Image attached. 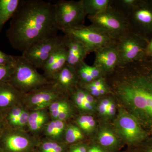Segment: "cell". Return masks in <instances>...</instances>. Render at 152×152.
<instances>
[{
    "instance_id": "1",
    "label": "cell",
    "mask_w": 152,
    "mask_h": 152,
    "mask_svg": "<svg viewBox=\"0 0 152 152\" xmlns=\"http://www.w3.org/2000/svg\"><path fill=\"white\" fill-rule=\"evenodd\" d=\"M55 6L42 0H22L6 36L12 47L23 52L42 40L57 35Z\"/></svg>"
},
{
    "instance_id": "2",
    "label": "cell",
    "mask_w": 152,
    "mask_h": 152,
    "mask_svg": "<svg viewBox=\"0 0 152 152\" xmlns=\"http://www.w3.org/2000/svg\"><path fill=\"white\" fill-rule=\"evenodd\" d=\"M118 66L113 75V90L138 118L152 126V58Z\"/></svg>"
},
{
    "instance_id": "3",
    "label": "cell",
    "mask_w": 152,
    "mask_h": 152,
    "mask_svg": "<svg viewBox=\"0 0 152 152\" xmlns=\"http://www.w3.org/2000/svg\"><path fill=\"white\" fill-rule=\"evenodd\" d=\"M14 70L8 83L23 95L50 83L35 67L23 56H15Z\"/></svg>"
},
{
    "instance_id": "4",
    "label": "cell",
    "mask_w": 152,
    "mask_h": 152,
    "mask_svg": "<svg viewBox=\"0 0 152 152\" xmlns=\"http://www.w3.org/2000/svg\"><path fill=\"white\" fill-rule=\"evenodd\" d=\"M87 18L92 26L115 40L129 31L127 20L124 14L113 7L111 4L103 12L93 16H88Z\"/></svg>"
},
{
    "instance_id": "5",
    "label": "cell",
    "mask_w": 152,
    "mask_h": 152,
    "mask_svg": "<svg viewBox=\"0 0 152 152\" xmlns=\"http://www.w3.org/2000/svg\"><path fill=\"white\" fill-rule=\"evenodd\" d=\"M65 35L75 38L83 44L87 54L116 43L115 40L91 25H84L63 30Z\"/></svg>"
},
{
    "instance_id": "6",
    "label": "cell",
    "mask_w": 152,
    "mask_h": 152,
    "mask_svg": "<svg viewBox=\"0 0 152 152\" xmlns=\"http://www.w3.org/2000/svg\"><path fill=\"white\" fill-rule=\"evenodd\" d=\"M40 140L25 130L7 126L0 137V151L34 152Z\"/></svg>"
},
{
    "instance_id": "7",
    "label": "cell",
    "mask_w": 152,
    "mask_h": 152,
    "mask_svg": "<svg viewBox=\"0 0 152 152\" xmlns=\"http://www.w3.org/2000/svg\"><path fill=\"white\" fill-rule=\"evenodd\" d=\"M55 19L60 31L84 25L87 16L83 0H60L54 4Z\"/></svg>"
},
{
    "instance_id": "8",
    "label": "cell",
    "mask_w": 152,
    "mask_h": 152,
    "mask_svg": "<svg viewBox=\"0 0 152 152\" xmlns=\"http://www.w3.org/2000/svg\"><path fill=\"white\" fill-rule=\"evenodd\" d=\"M123 13L126 18L130 32L145 39L152 34V2L139 1L133 8Z\"/></svg>"
},
{
    "instance_id": "9",
    "label": "cell",
    "mask_w": 152,
    "mask_h": 152,
    "mask_svg": "<svg viewBox=\"0 0 152 152\" xmlns=\"http://www.w3.org/2000/svg\"><path fill=\"white\" fill-rule=\"evenodd\" d=\"M148 42L134 33L128 31L116 41L120 56V64L142 59L147 56Z\"/></svg>"
},
{
    "instance_id": "10",
    "label": "cell",
    "mask_w": 152,
    "mask_h": 152,
    "mask_svg": "<svg viewBox=\"0 0 152 152\" xmlns=\"http://www.w3.org/2000/svg\"><path fill=\"white\" fill-rule=\"evenodd\" d=\"M66 36H56L34 44L23 53V56L36 68L42 69L50 56L65 43Z\"/></svg>"
},
{
    "instance_id": "11",
    "label": "cell",
    "mask_w": 152,
    "mask_h": 152,
    "mask_svg": "<svg viewBox=\"0 0 152 152\" xmlns=\"http://www.w3.org/2000/svg\"><path fill=\"white\" fill-rule=\"evenodd\" d=\"M114 125L117 132L126 143L136 145L145 137V133L137 120L124 109H120Z\"/></svg>"
},
{
    "instance_id": "12",
    "label": "cell",
    "mask_w": 152,
    "mask_h": 152,
    "mask_svg": "<svg viewBox=\"0 0 152 152\" xmlns=\"http://www.w3.org/2000/svg\"><path fill=\"white\" fill-rule=\"evenodd\" d=\"M64 94L52 81L48 85L24 95L23 105L29 111L48 109L53 102L64 96Z\"/></svg>"
},
{
    "instance_id": "13",
    "label": "cell",
    "mask_w": 152,
    "mask_h": 152,
    "mask_svg": "<svg viewBox=\"0 0 152 152\" xmlns=\"http://www.w3.org/2000/svg\"><path fill=\"white\" fill-rule=\"evenodd\" d=\"M94 53L95 58L93 66L100 69L105 76L120 64V56L115 44L104 47Z\"/></svg>"
},
{
    "instance_id": "14",
    "label": "cell",
    "mask_w": 152,
    "mask_h": 152,
    "mask_svg": "<svg viewBox=\"0 0 152 152\" xmlns=\"http://www.w3.org/2000/svg\"><path fill=\"white\" fill-rule=\"evenodd\" d=\"M78 81L77 70L66 64L56 76L52 82L64 94L69 92L72 94L77 87V85Z\"/></svg>"
},
{
    "instance_id": "15",
    "label": "cell",
    "mask_w": 152,
    "mask_h": 152,
    "mask_svg": "<svg viewBox=\"0 0 152 152\" xmlns=\"http://www.w3.org/2000/svg\"><path fill=\"white\" fill-rule=\"evenodd\" d=\"M24 95L8 82L0 83V113L23 104Z\"/></svg>"
},
{
    "instance_id": "16",
    "label": "cell",
    "mask_w": 152,
    "mask_h": 152,
    "mask_svg": "<svg viewBox=\"0 0 152 152\" xmlns=\"http://www.w3.org/2000/svg\"><path fill=\"white\" fill-rule=\"evenodd\" d=\"M66 36L65 45L67 50L66 64L76 69L84 62L87 54L83 44L78 40L67 35Z\"/></svg>"
},
{
    "instance_id": "17",
    "label": "cell",
    "mask_w": 152,
    "mask_h": 152,
    "mask_svg": "<svg viewBox=\"0 0 152 152\" xmlns=\"http://www.w3.org/2000/svg\"><path fill=\"white\" fill-rule=\"evenodd\" d=\"M50 120L48 108L30 111L27 126L29 132L39 138L44 128Z\"/></svg>"
},
{
    "instance_id": "18",
    "label": "cell",
    "mask_w": 152,
    "mask_h": 152,
    "mask_svg": "<svg viewBox=\"0 0 152 152\" xmlns=\"http://www.w3.org/2000/svg\"><path fill=\"white\" fill-rule=\"evenodd\" d=\"M66 121L50 120L43 131L45 138L52 141L64 142L65 134L67 127Z\"/></svg>"
},
{
    "instance_id": "19",
    "label": "cell",
    "mask_w": 152,
    "mask_h": 152,
    "mask_svg": "<svg viewBox=\"0 0 152 152\" xmlns=\"http://www.w3.org/2000/svg\"><path fill=\"white\" fill-rule=\"evenodd\" d=\"M98 145L108 152H115L119 149L120 143L116 136L111 131L103 129L99 132Z\"/></svg>"
},
{
    "instance_id": "20",
    "label": "cell",
    "mask_w": 152,
    "mask_h": 152,
    "mask_svg": "<svg viewBox=\"0 0 152 152\" xmlns=\"http://www.w3.org/2000/svg\"><path fill=\"white\" fill-rule=\"evenodd\" d=\"M22 0H0V33L6 23L12 19Z\"/></svg>"
},
{
    "instance_id": "21",
    "label": "cell",
    "mask_w": 152,
    "mask_h": 152,
    "mask_svg": "<svg viewBox=\"0 0 152 152\" xmlns=\"http://www.w3.org/2000/svg\"><path fill=\"white\" fill-rule=\"evenodd\" d=\"M67 61V50L65 44L60 50L59 54L52 66L44 71V76L49 80L52 81L57 74L66 64Z\"/></svg>"
},
{
    "instance_id": "22",
    "label": "cell",
    "mask_w": 152,
    "mask_h": 152,
    "mask_svg": "<svg viewBox=\"0 0 152 152\" xmlns=\"http://www.w3.org/2000/svg\"><path fill=\"white\" fill-rule=\"evenodd\" d=\"M112 0H83V7L87 16L96 15L106 10Z\"/></svg>"
},
{
    "instance_id": "23",
    "label": "cell",
    "mask_w": 152,
    "mask_h": 152,
    "mask_svg": "<svg viewBox=\"0 0 152 152\" xmlns=\"http://www.w3.org/2000/svg\"><path fill=\"white\" fill-rule=\"evenodd\" d=\"M69 145L64 142L40 139L37 150L39 152H68Z\"/></svg>"
},
{
    "instance_id": "24",
    "label": "cell",
    "mask_w": 152,
    "mask_h": 152,
    "mask_svg": "<svg viewBox=\"0 0 152 152\" xmlns=\"http://www.w3.org/2000/svg\"><path fill=\"white\" fill-rule=\"evenodd\" d=\"M51 120L56 119L60 114L67 111L72 110L70 104L64 96L56 100L48 108Z\"/></svg>"
},
{
    "instance_id": "25",
    "label": "cell",
    "mask_w": 152,
    "mask_h": 152,
    "mask_svg": "<svg viewBox=\"0 0 152 152\" xmlns=\"http://www.w3.org/2000/svg\"><path fill=\"white\" fill-rule=\"evenodd\" d=\"M83 131L77 126L70 124L67 126L64 142L69 145L80 142L84 139Z\"/></svg>"
},
{
    "instance_id": "26",
    "label": "cell",
    "mask_w": 152,
    "mask_h": 152,
    "mask_svg": "<svg viewBox=\"0 0 152 152\" xmlns=\"http://www.w3.org/2000/svg\"><path fill=\"white\" fill-rule=\"evenodd\" d=\"M25 109L23 104H20L2 113L7 126L10 127L15 128L19 116Z\"/></svg>"
},
{
    "instance_id": "27",
    "label": "cell",
    "mask_w": 152,
    "mask_h": 152,
    "mask_svg": "<svg viewBox=\"0 0 152 152\" xmlns=\"http://www.w3.org/2000/svg\"><path fill=\"white\" fill-rule=\"evenodd\" d=\"M77 126L82 131L89 133L94 129L96 121L92 116L89 115H82L80 116L76 121Z\"/></svg>"
},
{
    "instance_id": "28",
    "label": "cell",
    "mask_w": 152,
    "mask_h": 152,
    "mask_svg": "<svg viewBox=\"0 0 152 152\" xmlns=\"http://www.w3.org/2000/svg\"><path fill=\"white\" fill-rule=\"evenodd\" d=\"M14 70V66H0V83L8 82Z\"/></svg>"
},
{
    "instance_id": "29",
    "label": "cell",
    "mask_w": 152,
    "mask_h": 152,
    "mask_svg": "<svg viewBox=\"0 0 152 152\" xmlns=\"http://www.w3.org/2000/svg\"><path fill=\"white\" fill-rule=\"evenodd\" d=\"M29 114V111L25 109L19 116L18 122L14 128L25 130V128L27 127L28 126Z\"/></svg>"
},
{
    "instance_id": "30",
    "label": "cell",
    "mask_w": 152,
    "mask_h": 152,
    "mask_svg": "<svg viewBox=\"0 0 152 152\" xmlns=\"http://www.w3.org/2000/svg\"><path fill=\"white\" fill-rule=\"evenodd\" d=\"M15 61V56L7 54L0 50V66H14Z\"/></svg>"
},
{
    "instance_id": "31",
    "label": "cell",
    "mask_w": 152,
    "mask_h": 152,
    "mask_svg": "<svg viewBox=\"0 0 152 152\" xmlns=\"http://www.w3.org/2000/svg\"><path fill=\"white\" fill-rule=\"evenodd\" d=\"M88 145L84 143L80 142L69 145L68 152H88Z\"/></svg>"
},
{
    "instance_id": "32",
    "label": "cell",
    "mask_w": 152,
    "mask_h": 152,
    "mask_svg": "<svg viewBox=\"0 0 152 152\" xmlns=\"http://www.w3.org/2000/svg\"><path fill=\"white\" fill-rule=\"evenodd\" d=\"M112 99L109 98H104L101 100L98 107V111L102 115H106L107 109Z\"/></svg>"
},
{
    "instance_id": "33",
    "label": "cell",
    "mask_w": 152,
    "mask_h": 152,
    "mask_svg": "<svg viewBox=\"0 0 152 152\" xmlns=\"http://www.w3.org/2000/svg\"><path fill=\"white\" fill-rule=\"evenodd\" d=\"M116 107L115 103L113 100L111 101L107 109V113L106 115L108 116L109 117L113 116L115 114Z\"/></svg>"
},
{
    "instance_id": "34",
    "label": "cell",
    "mask_w": 152,
    "mask_h": 152,
    "mask_svg": "<svg viewBox=\"0 0 152 152\" xmlns=\"http://www.w3.org/2000/svg\"><path fill=\"white\" fill-rule=\"evenodd\" d=\"M72 110L67 111L64 112L60 114L58 117H57L56 119L61 120V121H66L68 119L70 118L72 115Z\"/></svg>"
},
{
    "instance_id": "35",
    "label": "cell",
    "mask_w": 152,
    "mask_h": 152,
    "mask_svg": "<svg viewBox=\"0 0 152 152\" xmlns=\"http://www.w3.org/2000/svg\"><path fill=\"white\" fill-rule=\"evenodd\" d=\"M88 152H108L103 148L100 146L96 145H93L91 146L88 145Z\"/></svg>"
},
{
    "instance_id": "36",
    "label": "cell",
    "mask_w": 152,
    "mask_h": 152,
    "mask_svg": "<svg viewBox=\"0 0 152 152\" xmlns=\"http://www.w3.org/2000/svg\"><path fill=\"white\" fill-rule=\"evenodd\" d=\"M6 126H7V124H6V122L4 117H3L2 114L1 113H0V137H1L3 131L5 128Z\"/></svg>"
},
{
    "instance_id": "37",
    "label": "cell",
    "mask_w": 152,
    "mask_h": 152,
    "mask_svg": "<svg viewBox=\"0 0 152 152\" xmlns=\"http://www.w3.org/2000/svg\"><path fill=\"white\" fill-rule=\"evenodd\" d=\"M85 94H86V100L93 105H94L95 103L94 97L92 95H91L86 90H85Z\"/></svg>"
},
{
    "instance_id": "38",
    "label": "cell",
    "mask_w": 152,
    "mask_h": 152,
    "mask_svg": "<svg viewBox=\"0 0 152 152\" xmlns=\"http://www.w3.org/2000/svg\"><path fill=\"white\" fill-rule=\"evenodd\" d=\"M146 53L147 55L152 53V38L148 43L146 48Z\"/></svg>"
},
{
    "instance_id": "39",
    "label": "cell",
    "mask_w": 152,
    "mask_h": 152,
    "mask_svg": "<svg viewBox=\"0 0 152 152\" xmlns=\"http://www.w3.org/2000/svg\"><path fill=\"white\" fill-rule=\"evenodd\" d=\"M144 152H152V145L147 147Z\"/></svg>"
},
{
    "instance_id": "40",
    "label": "cell",
    "mask_w": 152,
    "mask_h": 152,
    "mask_svg": "<svg viewBox=\"0 0 152 152\" xmlns=\"http://www.w3.org/2000/svg\"><path fill=\"white\" fill-rule=\"evenodd\" d=\"M148 56H151L152 58V53H150L148 54Z\"/></svg>"
},
{
    "instance_id": "41",
    "label": "cell",
    "mask_w": 152,
    "mask_h": 152,
    "mask_svg": "<svg viewBox=\"0 0 152 152\" xmlns=\"http://www.w3.org/2000/svg\"><path fill=\"white\" fill-rule=\"evenodd\" d=\"M34 152H39V151H38V150L37 149V150H36V151H34Z\"/></svg>"
},
{
    "instance_id": "42",
    "label": "cell",
    "mask_w": 152,
    "mask_h": 152,
    "mask_svg": "<svg viewBox=\"0 0 152 152\" xmlns=\"http://www.w3.org/2000/svg\"><path fill=\"white\" fill-rule=\"evenodd\" d=\"M0 152H1V151H0Z\"/></svg>"
}]
</instances>
